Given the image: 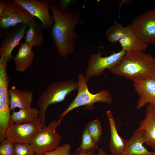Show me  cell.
I'll list each match as a JSON object with an SVG mask.
<instances>
[{
	"instance_id": "1",
	"label": "cell",
	"mask_w": 155,
	"mask_h": 155,
	"mask_svg": "<svg viewBox=\"0 0 155 155\" xmlns=\"http://www.w3.org/2000/svg\"><path fill=\"white\" fill-rule=\"evenodd\" d=\"M48 3L54 22L51 30V36L57 52L65 58L68 54L74 51V45L79 37L75 31V26L84 22L80 18L81 9L63 13L55 3Z\"/></svg>"
},
{
	"instance_id": "2",
	"label": "cell",
	"mask_w": 155,
	"mask_h": 155,
	"mask_svg": "<svg viewBox=\"0 0 155 155\" xmlns=\"http://www.w3.org/2000/svg\"><path fill=\"white\" fill-rule=\"evenodd\" d=\"M109 70L133 82L155 78V58L142 51H131L117 66Z\"/></svg>"
},
{
	"instance_id": "3",
	"label": "cell",
	"mask_w": 155,
	"mask_h": 155,
	"mask_svg": "<svg viewBox=\"0 0 155 155\" xmlns=\"http://www.w3.org/2000/svg\"><path fill=\"white\" fill-rule=\"evenodd\" d=\"M78 82L72 80L57 81L49 85L43 91L38 101L39 121L42 128L46 126V112L49 106L64 100L71 92L78 89Z\"/></svg>"
},
{
	"instance_id": "4",
	"label": "cell",
	"mask_w": 155,
	"mask_h": 155,
	"mask_svg": "<svg viewBox=\"0 0 155 155\" xmlns=\"http://www.w3.org/2000/svg\"><path fill=\"white\" fill-rule=\"evenodd\" d=\"M78 85L77 94L67 108L59 115L58 121L59 125L65 116L69 112L74 108L84 105L86 106V108L92 110L94 108V104L97 102L111 103L113 98L108 91L102 90L96 94H92L89 91L85 76L82 74L78 75Z\"/></svg>"
},
{
	"instance_id": "5",
	"label": "cell",
	"mask_w": 155,
	"mask_h": 155,
	"mask_svg": "<svg viewBox=\"0 0 155 155\" xmlns=\"http://www.w3.org/2000/svg\"><path fill=\"white\" fill-rule=\"evenodd\" d=\"M59 126L58 121L54 120L33 135L30 144L36 154H44L54 150L58 146L61 139L56 131Z\"/></svg>"
},
{
	"instance_id": "6",
	"label": "cell",
	"mask_w": 155,
	"mask_h": 155,
	"mask_svg": "<svg viewBox=\"0 0 155 155\" xmlns=\"http://www.w3.org/2000/svg\"><path fill=\"white\" fill-rule=\"evenodd\" d=\"M7 62L0 58V134L3 135L11 122Z\"/></svg>"
},
{
	"instance_id": "7",
	"label": "cell",
	"mask_w": 155,
	"mask_h": 155,
	"mask_svg": "<svg viewBox=\"0 0 155 155\" xmlns=\"http://www.w3.org/2000/svg\"><path fill=\"white\" fill-rule=\"evenodd\" d=\"M126 54V51L122 49L117 53L105 57L101 56L100 51L96 54H92L85 76L86 82L93 76L104 75L105 69H109L117 66Z\"/></svg>"
},
{
	"instance_id": "8",
	"label": "cell",
	"mask_w": 155,
	"mask_h": 155,
	"mask_svg": "<svg viewBox=\"0 0 155 155\" xmlns=\"http://www.w3.org/2000/svg\"><path fill=\"white\" fill-rule=\"evenodd\" d=\"M130 25L134 34L142 41L155 45V9L137 16Z\"/></svg>"
},
{
	"instance_id": "9",
	"label": "cell",
	"mask_w": 155,
	"mask_h": 155,
	"mask_svg": "<svg viewBox=\"0 0 155 155\" xmlns=\"http://www.w3.org/2000/svg\"><path fill=\"white\" fill-rule=\"evenodd\" d=\"M28 24L21 23L3 30V37L1 41L0 56L7 62L14 57L12 55L14 48L25 37Z\"/></svg>"
},
{
	"instance_id": "10",
	"label": "cell",
	"mask_w": 155,
	"mask_h": 155,
	"mask_svg": "<svg viewBox=\"0 0 155 155\" xmlns=\"http://www.w3.org/2000/svg\"><path fill=\"white\" fill-rule=\"evenodd\" d=\"M34 20L35 17L15 0H8L4 12L0 17V28L3 30L19 24H28Z\"/></svg>"
},
{
	"instance_id": "11",
	"label": "cell",
	"mask_w": 155,
	"mask_h": 155,
	"mask_svg": "<svg viewBox=\"0 0 155 155\" xmlns=\"http://www.w3.org/2000/svg\"><path fill=\"white\" fill-rule=\"evenodd\" d=\"M42 128L38 119L30 123L16 124L11 122L5 138L14 144H30L33 135Z\"/></svg>"
},
{
	"instance_id": "12",
	"label": "cell",
	"mask_w": 155,
	"mask_h": 155,
	"mask_svg": "<svg viewBox=\"0 0 155 155\" xmlns=\"http://www.w3.org/2000/svg\"><path fill=\"white\" fill-rule=\"evenodd\" d=\"M30 14L38 18L44 29H50L54 21L49 12V3L46 1L37 0H15Z\"/></svg>"
},
{
	"instance_id": "13",
	"label": "cell",
	"mask_w": 155,
	"mask_h": 155,
	"mask_svg": "<svg viewBox=\"0 0 155 155\" xmlns=\"http://www.w3.org/2000/svg\"><path fill=\"white\" fill-rule=\"evenodd\" d=\"M133 86L139 96L137 109L148 104L155 107V78L134 82Z\"/></svg>"
},
{
	"instance_id": "14",
	"label": "cell",
	"mask_w": 155,
	"mask_h": 155,
	"mask_svg": "<svg viewBox=\"0 0 155 155\" xmlns=\"http://www.w3.org/2000/svg\"><path fill=\"white\" fill-rule=\"evenodd\" d=\"M145 118L138 128L145 131V143L155 151V107L149 104L146 106Z\"/></svg>"
},
{
	"instance_id": "15",
	"label": "cell",
	"mask_w": 155,
	"mask_h": 155,
	"mask_svg": "<svg viewBox=\"0 0 155 155\" xmlns=\"http://www.w3.org/2000/svg\"><path fill=\"white\" fill-rule=\"evenodd\" d=\"M145 131L137 129L131 137L127 140L125 150L122 155H155V151H149L143 144L145 143Z\"/></svg>"
},
{
	"instance_id": "16",
	"label": "cell",
	"mask_w": 155,
	"mask_h": 155,
	"mask_svg": "<svg viewBox=\"0 0 155 155\" xmlns=\"http://www.w3.org/2000/svg\"><path fill=\"white\" fill-rule=\"evenodd\" d=\"M106 113L108 119L110 129V150L113 155H122L126 147L127 140L123 139L118 134L111 111L108 110Z\"/></svg>"
},
{
	"instance_id": "17",
	"label": "cell",
	"mask_w": 155,
	"mask_h": 155,
	"mask_svg": "<svg viewBox=\"0 0 155 155\" xmlns=\"http://www.w3.org/2000/svg\"><path fill=\"white\" fill-rule=\"evenodd\" d=\"M9 92L11 111H14L17 108L22 109L31 107L33 101V93L32 92L22 91L13 86L9 89Z\"/></svg>"
},
{
	"instance_id": "18",
	"label": "cell",
	"mask_w": 155,
	"mask_h": 155,
	"mask_svg": "<svg viewBox=\"0 0 155 155\" xmlns=\"http://www.w3.org/2000/svg\"><path fill=\"white\" fill-rule=\"evenodd\" d=\"M32 48L28 44L22 43L14 59L16 71L23 72L32 65L34 57V53Z\"/></svg>"
},
{
	"instance_id": "19",
	"label": "cell",
	"mask_w": 155,
	"mask_h": 155,
	"mask_svg": "<svg viewBox=\"0 0 155 155\" xmlns=\"http://www.w3.org/2000/svg\"><path fill=\"white\" fill-rule=\"evenodd\" d=\"M28 28L27 30L24 38V42L32 48L33 46H40L44 42V30L42 24L34 20L28 24Z\"/></svg>"
},
{
	"instance_id": "20",
	"label": "cell",
	"mask_w": 155,
	"mask_h": 155,
	"mask_svg": "<svg viewBox=\"0 0 155 155\" xmlns=\"http://www.w3.org/2000/svg\"><path fill=\"white\" fill-rule=\"evenodd\" d=\"M125 35L119 41L122 49L127 53L132 51H145L148 45L140 40L135 35L130 25L127 26Z\"/></svg>"
},
{
	"instance_id": "21",
	"label": "cell",
	"mask_w": 155,
	"mask_h": 155,
	"mask_svg": "<svg viewBox=\"0 0 155 155\" xmlns=\"http://www.w3.org/2000/svg\"><path fill=\"white\" fill-rule=\"evenodd\" d=\"M39 116V109L30 107L20 109L17 111H13L10 119L11 122L15 124L26 123L37 121Z\"/></svg>"
},
{
	"instance_id": "22",
	"label": "cell",
	"mask_w": 155,
	"mask_h": 155,
	"mask_svg": "<svg viewBox=\"0 0 155 155\" xmlns=\"http://www.w3.org/2000/svg\"><path fill=\"white\" fill-rule=\"evenodd\" d=\"M127 29V26H123L122 24L119 23L117 20L114 19L113 24L107 29L106 32L108 41L112 43L119 41L125 35Z\"/></svg>"
},
{
	"instance_id": "23",
	"label": "cell",
	"mask_w": 155,
	"mask_h": 155,
	"mask_svg": "<svg viewBox=\"0 0 155 155\" xmlns=\"http://www.w3.org/2000/svg\"><path fill=\"white\" fill-rule=\"evenodd\" d=\"M98 148V145L94 143L87 129L86 128L83 132L82 143L77 149V152H94V150Z\"/></svg>"
},
{
	"instance_id": "24",
	"label": "cell",
	"mask_w": 155,
	"mask_h": 155,
	"mask_svg": "<svg viewBox=\"0 0 155 155\" xmlns=\"http://www.w3.org/2000/svg\"><path fill=\"white\" fill-rule=\"evenodd\" d=\"M87 129L94 143L98 145L102 133L101 123L97 119L91 121L86 125Z\"/></svg>"
},
{
	"instance_id": "25",
	"label": "cell",
	"mask_w": 155,
	"mask_h": 155,
	"mask_svg": "<svg viewBox=\"0 0 155 155\" xmlns=\"http://www.w3.org/2000/svg\"><path fill=\"white\" fill-rule=\"evenodd\" d=\"M35 154L30 144H14V155H34Z\"/></svg>"
},
{
	"instance_id": "26",
	"label": "cell",
	"mask_w": 155,
	"mask_h": 155,
	"mask_svg": "<svg viewBox=\"0 0 155 155\" xmlns=\"http://www.w3.org/2000/svg\"><path fill=\"white\" fill-rule=\"evenodd\" d=\"M0 142V155H14V144L6 138Z\"/></svg>"
},
{
	"instance_id": "27",
	"label": "cell",
	"mask_w": 155,
	"mask_h": 155,
	"mask_svg": "<svg viewBox=\"0 0 155 155\" xmlns=\"http://www.w3.org/2000/svg\"><path fill=\"white\" fill-rule=\"evenodd\" d=\"M71 147L70 145L67 143L63 145L58 146L54 150L44 153V155H71L70 151Z\"/></svg>"
},
{
	"instance_id": "28",
	"label": "cell",
	"mask_w": 155,
	"mask_h": 155,
	"mask_svg": "<svg viewBox=\"0 0 155 155\" xmlns=\"http://www.w3.org/2000/svg\"><path fill=\"white\" fill-rule=\"evenodd\" d=\"M7 2L5 0L0 1V17L1 16L5 10Z\"/></svg>"
},
{
	"instance_id": "29",
	"label": "cell",
	"mask_w": 155,
	"mask_h": 155,
	"mask_svg": "<svg viewBox=\"0 0 155 155\" xmlns=\"http://www.w3.org/2000/svg\"><path fill=\"white\" fill-rule=\"evenodd\" d=\"M73 155H95L94 152H77Z\"/></svg>"
},
{
	"instance_id": "30",
	"label": "cell",
	"mask_w": 155,
	"mask_h": 155,
	"mask_svg": "<svg viewBox=\"0 0 155 155\" xmlns=\"http://www.w3.org/2000/svg\"><path fill=\"white\" fill-rule=\"evenodd\" d=\"M132 0H123L122 1V2L119 3L118 4V7H119V10H120V9L121 8V6H122L123 4H127V5H128L129 4H130L131 2H132Z\"/></svg>"
},
{
	"instance_id": "31",
	"label": "cell",
	"mask_w": 155,
	"mask_h": 155,
	"mask_svg": "<svg viewBox=\"0 0 155 155\" xmlns=\"http://www.w3.org/2000/svg\"><path fill=\"white\" fill-rule=\"evenodd\" d=\"M97 155H108L102 149H99L97 153Z\"/></svg>"
},
{
	"instance_id": "32",
	"label": "cell",
	"mask_w": 155,
	"mask_h": 155,
	"mask_svg": "<svg viewBox=\"0 0 155 155\" xmlns=\"http://www.w3.org/2000/svg\"><path fill=\"white\" fill-rule=\"evenodd\" d=\"M34 155H44L43 154H35Z\"/></svg>"
}]
</instances>
